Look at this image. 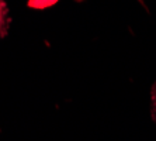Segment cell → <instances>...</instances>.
<instances>
[{"label": "cell", "instance_id": "obj_2", "mask_svg": "<svg viewBox=\"0 0 156 141\" xmlns=\"http://www.w3.org/2000/svg\"><path fill=\"white\" fill-rule=\"evenodd\" d=\"M3 17H4V3L3 0H0V28H2V24H3Z\"/></svg>", "mask_w": 156, "mask_h": 141}, {"label": "cell", "instance_id": "obj_1", "mask_svg": "<svg viewBox=\"0 0 156 141\" xmlns=\"http://www.w3.org/2000/svg\"><path fill=\"white\" fill-rule=\"evenodd\" d=\"M56 0H31V6H35V7H45V6H49Z\"/></svg>", "mask_w": 156, "mask_h": 141}, {"label": "cell", "instance_id": "obj_3", "mask_svg": "<svg viewBox=\"0 0 156 141\" xmlns=\"http://www.w3.org/2000/svg\"><path fill=\"white\" fill-rule=\"evenodd\" d=\"M153 105H155V112H156V85L153 89Z\"/></svg>", "mask_w": 156, "mask_h": 141}]
</instances>
